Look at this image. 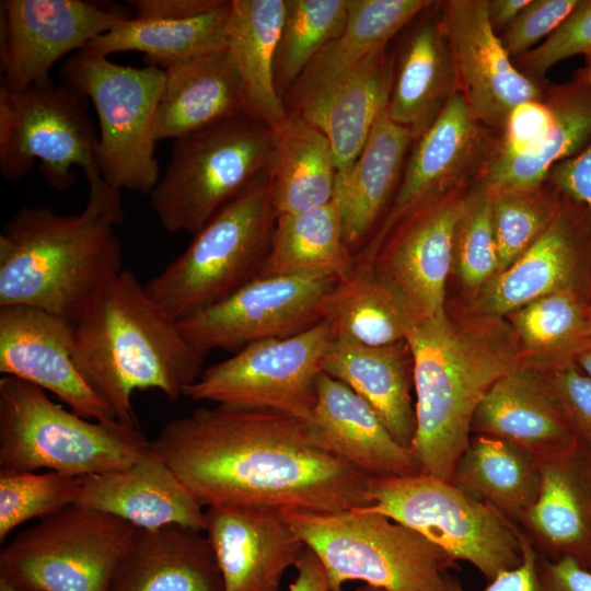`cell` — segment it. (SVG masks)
<instances>
[{
  "label": "cell",
  "instance_id": "obj_1",
  "mask_svg": "<svg viewBox=\"0 0 591 591\" xmlns=\"http://www.w3.org/2000/svg\"><path fill=\"white\" fill-rule=\"evenodd\" d=\"M150 449L202 507L336 513L370 506L369 476L313 445L304 420L216 405L166 422Z\"/></svg>",
  "mask_w": 591,
  "mask_h": 591
},
{
  "label": "cell",
  "instance_id": "obj_2",
  "mask_svg": "<svg viewBox=\"0 0 591 591\" xmlns=\"http://www.w3.org/2000/svg\"><path fill=\"white\" fill-rule=\"evenodd\" d=\"M89 182L84 209L60 215L24 206L0 233V306L25 305L76 326L123 271L116 228L125 219L120 189Z\"/></svg>",
  "mask_w": 591,
  "mask_h": 591
},
{
  "label": "cell",
  "instance_id": "obj_3",
  "mask_svg": "<svg viewBox=\"0 0 591 591\" xmlns=\"http://www.w3.org/2000/svg\"><path fill=\"white\" fill-rule=\"evenodd\" d=\"M72 358L117 420L134 427H139L135 391L159 390L175 402L205 370V356L129 269L109 282L74 326Z\"/></svg>",
  "mask_w": 591,
  "mask_h": 591
},
{
  "label": "cell",
  "instance_id": "obj_4",
  "mask_svg": "<svg viewBox=\"0 0 591 591\" xmlns=\"http://www.w3.org/2000/svg\"><path fill=\"white\" fill-rule=\"evenodd\" d=\"M406 343L416 393L410 448L420 473L451 482L470 444L477 406L496 381L520 366L517 348L498 325L454 320L445 308L422 317Z\"/></svg>",
  "mask_w": 591,
  "mask_h": 591
},
{
  "label": "cell",
  "instance_id": "obj_5",
  "mask_svg": "<svg viewBox=\"0 0 591 591\" xmlns=\"http://www.w3.org/2000/svg\"><path fill=\"white\" fill-rule=\"evenodd\" d=\"M149 449L139 427L83 418L32 383L0 379L1 470L84 477L127 467Z\"/></svg>",
  "mask_w": 591,
  "mask_h": 591
},
{
  "label": "cell",
  "instance_id": "obj_6",
  "mask_svg": "<svg viewBox=\"0 0 591 591\" xmlns=\"http://www.w3.org/2000/svg\"><path fill=\"white\" fill-rule=\"evenodd\" d=\"M292 529L323 565L331 591L347 581L386 591H445V552L417 531L363 508L336 513L283 510Z\"/></svg>",
  "mask_w": 591,
  "mask_h": 591
},
{
  "label": "cell",
  "instance_id": "obj_7",
  "mask_svg": "<svg viewBox=\"0 0 591 591\" xmlns=\"http://www.w3.org/2000/svg\"><path fill=\"white\" fill-rule=\"evenodd\" d=\"M277 213L268 174L225 205L144 289L179 321L257 278Z\"/></svg>",
  "mask_w": 591,
  "mask_h": 591
},
{
  "label": "cell",
  "instance_id": "obj_8",
  "mask_svg": "<svg viewBox=\"0 0 591 591\" xmlns=\"http://www.w3.org/2000/svg\"><path fill=\"white\" fill-rule=\"evenodd\" d=\"M271 129L245 114L173 140L149 194L160 224L195 235L225 205L268 174Z\"/></svg>",
  "mask_w": 591,
  "mask_h": 591
},
{
  "label": "cell",
  "instance_id": "obj_9",
  "mask_svg": "<svg viewBox=\"0 0 591 591\" xmlns=\"http://www.w3.org/2000/svg\"><path fill=\"white\" fill-rule=\"evenodd\" d=\"M60 72L94 106L103 179L120 190L149 195L161 175L153 128L164 70L118 65L84 47L63 61Z\"/></svg>",
  "mask_w": 591,
  "mask_h": 591
},
{
  "label": "cell",
  "instance_id": "obj_10",
  "mask_svg": "<svg viewBox=\"0 0 591 591\" xmlns=\"http://www.w3.org/2000/svg\"><path fill=\"white\" fill-rule=\"evenodd\" d=\"M367 497L363 509L417 531L488 581L522 560L520 526L452 482L422 473L369 477Z\"/></svg>",
  "mask_w": 591,
  "mask_h": 591
},
{
  "label": "cell",
  "instance_id": "obj_11",
  "mask_svg": "<svg viewBox=\"0 0 591 591\" xmlns=\"http://www.w3.org/2000/svg\"><path fill=\"white\" fill-rule=\"evenodd\" d=\"M88 99L69 81L50 80L20 92L0 88V173L15 182L36 161L46 182L68 190L76 182L73 167L88 181L100 177L99 135L89 114Z\"/></svg>",
  "mask_w": 591,
  "mask_h": 591
},
{
  "label": "cell",
  "instance_id": "obj_12",
  "mask_svg": "<svg viewBox=\"0 0 591 591\" xmlns=\"http://www.w3.org/2000/svg\"><path fill=\"white\" fill-rule=\"evenodd\" d=\"M137 530L112 514L67 507L1 549L0 581L21 591H108Z\"/></svg>",
  "mask_w": 591,
  "mask_h": 591
},
{
  "label": "cell",
  "instance_id": "obj_13",
  "mask_svg": "<svg viewBox=\"0 0 591 591\" xmlns=\"http://www.w3.org/2000/svg\"><path fill=\"white\" fill-rule=\"evenodd\" d=\"M332 338L322 321L291 337L248 344L205 369L183 396L216 405L275 409L308 420Z\"/></svg>",
  "mask_w": 591,
  "mask_h": 591
},
{
  "label": "cell",
  "instance_id": "obj_14",
  "mask_svg": "<svg viewBox=\"0 0 591 591\" xmlns=\"http://www.w3.org/2000/svg\"><path fill=\"white\" fill-rule=\"evenodd\" d=\"M339 276L332 273L257 277L219 302L179 321L201 355L239 351L248 344L287 338L323 321V303Z\"/></svg>",
  "mask_w": 591,
  "mask_h": 591
},
{
  "label": "cell",
  "instance_id": "obj_15",
  "mask_svg": "<svg viewBox=\"0 0 591 591\" xmlns=\"http://www.w3.org/2000/svg\"><path fill=\"white\" fill-rule=\"evenodd\" d=\"M498 138L497 132L476 119L463 93H455L432 125L414 141L386 216L356 257L373 259L408 213L478 181L496 151Z\"/></svg>",
  "mask_w": 591,
  "mask_h": 591
},
{
  "label": "cell",
  "instance_id": "obj_16",
  "mask_svg": "<svg viewBox=\"0 0 591 591\" xmlns=\"http://www.w3.org/2000/svg\"><path fill=\"white\" fill-rule=\"evenodd\" d=\"M0 13V88L10 92L53 80L59 59L131 18L83 0H2Z\"/></svg>",
  "mask_w": 591,
  "mask_h": 591
},
{
  "label": "cell",
  "instance_id": "obj_17",
  "mask_svg": "<svg viewBox=\"0 0 591 591\" xmlns=\"http://www.w3.org/2000/svg\"><path fill=\"white\" fill-rule=\"evenodd\" d=\"M438 8L461 92L476 119L500 135L511 111L544 100L546 88L512 62L489 22L487 0H448Z\"/></svg>",
  "mask_w": 591,
  "mask_h": 591
},
{
  "label": "cell",
  "instance_id": "obj_18",
  "mask_svg": "<svg viewBox=\"0 0 591 591\" xmlns=\"http://www.w3.org/2000/svg\"><path fill=\"white\" fill-rule=\"evenodd\" d=\"M590 263L589 215L582 205L563 196L557 215L538 239L477 290L474 310L482 317L497 318L554 292L581 294Z\"/></svg>",
  "mask_w": 591,
  "mask_h": 591
},
{
  "label": "cell",
  "instance_id": "obj_19",
  "mask_svg": "<svg viewBox=\"0 0 591 591\" xmlns=\"http://www.w3.org/2000/svg\"><path fill=\"white\" fill-rule=\"evenodd\" d=\"M74 326L44 310L0 306V372L48 391L77 415L117 420L109 405L88 384L73 358Z\"/></svg>",
  "mask_w": 591,
  "mask_h": 591
},
{
  "label": "cell",
  "instance_id": "obj_20",
  "mask_svg": "<svg viewBox=\"0 0 591 591\" xmlns=\"http://www.w3.org/2000/svg\"><path fill=\"white\" fill-rule=\"evenodd\" d=\"M204 532L224 591H277L283 573L296 567L306 547L277 508L208 507Z\"/></svg>",
  "mask_w": 591,
  "mask_h": 591
},
{
  "label": "cell",
  "instance_id": "obj_21",
  "mask_svg": "<svg viewBox=\"0 0 591 591\" xmlns=\"http://www.w3.org/2000/svg\"><path fill=\"white\" fill-rule=\"evenodd\" d=\"M470 187L428 201L402 219L373 257L424 317L444 306L454 240Z\"/></svg>",
  "mask_w": 591,
  "mask_h": 591
},
{
  "label": "cell",
  "instance_id": "obj_22",
  "mask_svg": "<svg viewBox=\"0 0 591 591\" xmlns=\"http://www.w3.org/2000/svg\"><path fill=\"white\" fill-rule=\"evenodd\" d=\"M305 422L308 440L369 477L420 473L412 448L399 444L374 409L345 383L321 372Z\"/></svg>",
  "mask_w": 591,
  "mask_h": 591
},
{
  "label": "cell",
  "instance_id": "obj_23",
  "mask_svg": "<svg viewBox=\"0 0 591 591\" xmlns=\"http://www.w3.org/2000/svg\"><path fill=\"white\" fill-rule=\"evenodd\" d=\"M74 506L112 514L139 530H205L204 507L151 449L127 467L84 476Z\"/></svg>",
  "mask_w": 591,
  "mask_h": 591
},
{
  "label": "cell",
  "instance_id": "obj_24",
  "mask_svg": "<svg viewBox=\"0 0 591 591\" xmlns=\"http://www.w3.org/2000/svg\"><path fill=\"white\" fill-rule=\"evenodd\" d=\"M413 143L410 131L391 120L385 108L354 164L346 172H337L332 200L341 216L345 242L355 256L386 216Z\"/></svg>",
  "mask_w": 591,
  "mask_h": 591
},
{
  "label": "cell",
  "instance_id": "obj_25",
  "mask_svg": "<svg viewBox=\"0 0 591 591\" xmlns=\"http://www.w3.org/2000/svg\"><path fill=\"white\" fill-rule=\"evenodd\" d=\"M543 556L591 559V449L578 442L570 451L541 463L536 500L519 526Z\"/></svg>",
  "mask_w": 591,
  "mask_h": 591
},
{
  "label": "cell",
  "instance_id": "obj_26",
  "mask_svg": "<svg viewBox=\"0 0 591 591\" xmlns=\"http://www.w3.org/2000/svg\"><path fill=\"white\" fill-rule=\"evenodd\" d=\"M422 317L398 282L368 259L356 258L323 303L333 339L368 346L405 341Z\"/></svg>",
  "mask_w": 591,
  "mask_h": 591
},
{
  "label": "cell",
  "instance_id": "obj_27",
  "mask_svg": "<svg viewBox=\"0 0 591 591\" xmlns=\"http://www.w3.org/2000/svg\"><path fill=\"white\" fill-rule=\"evenodd\" d=\"M108 591H224L201 531L167 525L137 530L114 570Z\"/></svg>",
  "mask_w": 591,
  "mask_h": 591
},
{
  "label": "cell",
  "instance_id": "obj_28",
  "mask_svg": "<svg viewBox=\"0 0 591 591\" xmlns=\"http://www.w3.org/2000/svg\"><path fill=\"white\" fill-rule=\"evenodd\" d=\"M472 427L521 447L540 464L579 442L542 376L521 366L493 384L475 410Z\"/></svg>",
  "mask_w": 591,
  "mask_h": 591
},
{
  "label": "cell",
  "instance_id": "obj_29",
  "mask_svg": "<svg viewBox=\"0 0 591 591\" xmlns=\"http://www.w3.org/2000/svg\"><path fill=\"white\" fill-rule=\"evenodd\" d=\"M393 77L394 58L383 48L325 92L290 108L288 116L301 117L323 132L337 172H346L387 107Z\"/></svg>",
  "mask_w": 591,
  "mask_h": 591
},
{
  "label": "cell",
  "instance_id": "obj_30",
  "mask_svg": "<svg viewBox=\"0 0 591 591\" xmlns=\"http://www.w3.org/2000/svg\"><path fill=\"white\" fill-rule=\"evenodd\" d=\"M242 114L240 79L224 48L164 69L153 134L157 142L175 140Z\"/></svg>",
  "mask_w": 591,
  "mask_h": 591
},
{
  "label": "cell",
  "instance_id": "obj_31",
  "mask_svg": "<svg viewBox=\"0 0 591 591\" xmlns=\"http://www.w3.org/2000/svg\"><path fill=\"white\" fill-rule=\"evenodd\" d=\"M322 371L363 398L393 438L410 448L416 418L410 396L413 361L406 340L368 346L332 338L323 357Z\"/></svg>",
  "mask_w": 591,
  "mask_h": 591
},
{
  "label": "cell",
  "instance_id": "obj_32",
  "mask_svg": "<svg viewBox=\"0 0 591 591\" xmlns=\"http://www.w3.org/2000/svg\"><path fill=\"white\" fill-rule=\"evenodd\" d=\"M460 91L453 54L438 11L413 30L394 60L387 115L407 128L415 141Z\"/></svg>",
  "mask_w": 591,
  "mask_h": 591
},
{
  "label": "cell",
  "instance_id": "obj_33",
  "mask_svg": "<svg viewBox=\"0 0 591 591\" xmlns=\"http://www.w3.org/2000/svg\"><path fill=\"white\" fill-rule=\"evenodd\" d=\"M286 0H231L225 30L242 91L244 113L274 130L288 118L275 81Z\"/></svg>",
  "mask_w": 591,
  "mask_h": 591
},
{
  "label": "cell",
  "instance_id": "obj_34",
  "mask_svg": "<svg viewBox=\"0 0 591 591\" xmlns=\"http://www.w3.org/2000/svg\"><path fill=\"white\" fill-rule=\"evenodd\" d=\"M430 0H348L343 32L311 61L283 97L287 112L346 77L420 13Z\"/></svg>",
  "mask_w": 591,
  "mask_h": 591
},
{
  "label": "cell",
  "instance_id": "obj_35",
  "mask_svg": "<svg viewBox=\"0 0 591 591\" xmlns=\"http://www.w3.org/2000/svg\"><path fill=\"white\" fill-rule=\"evenodd\" d=\"M554 121L525 153L493 157L480 179L493 190L529 189L542 185L558 163L578 155L591 141V89L581 74L546 88Z\"/></svg>",
  "mask_w": 591,
  "mask_h": 591
},
{
  "label": "cell",
  "instance_id": "obj_36",
  "mask_svg": "<svg viewBox=\"0 0 591 591\" xmlns=\"http://www.w3.org/2000/svg\"><path fill=\"white\" fill-rule=\"evenodd\" d=\"M271 136L268 179L277 216L332 201L337 167L324 134L301 117L288 116Z\"/></svg>",
  "mask_w": 591,
  "mask_h": 591
},
{
  "label": "cell",
  "instance_id": "obj_37",
  "mask_svg": "<svg viewBox=\"0 0 591 591\" xmlns=\"http://www.w3.org/2000/svg\"><path fill=\"white\" fill-rule=\"evenodd\" d=\"M451 482L517 524L537 498L541 464L521 447L484 434L471 438Z\"/></svg>",
  "mask_w": 591,
  "mask_h": 591
},
{
  "label": "cell",
  "instance_id": "obj_38",
  "mask_svg": "<svg viewBox=\"0 0 591 591\" xmlns=\"http://www.w3.org/2000/svg\"><path fill=\"white\" fill-rule=\"evenodd\" d=\"M231 1L195 18L182 20L135 19L116 24L85 47L108 57L114 53L140 51L146 65L169 66L225 48Z\"/></svg>",
  "mask_w": 591,
  "mask_h": 591
},
{
  "label": "cell",
  "instance_id": "obj_39",
  "mask_svg": "<svg viewBox=\"0 0 591 591\" xmlns=\"http://www.w3.org/2000/svg\"><path fill=\"white\" fill-rule=\"evenodd\" d=\"M332 200L299 213L278 215L270 248L258 277L310 273L346 274L355 264Z\"/></svg>",
  "mask_w": 591,
  "mask_h": 591
},
{
  "label": "cell",
  "instance_id": "obj_40",
  "mask_svg": "<svg viewBox=\"0 0 591 591\" xmlns=\"http://www.w3.org/2000/svg\"><path fill=\"white\" fill-rule=\"evenodd\" d=\"M348 0H286L275 63V81L285 97L317 54L344 30Z\"/></svg>",
  "mask_w": 591,
  "mask_h": 591
},
{
  "label": "cell",
  "instance_id": "obj_41",
  "mask_svg": "<svg viewBox=\"0 0 591 591\" xmlns=\"http://www.w3.org/2000/svg\"><path fill=\"white\" fill-rule=\"evenodd\" d=\"M514 333L526 349L572 360L591 338L587 303L578 292L558 291L538 298L509 314Z\"/></svg>",
  "mask_w": 591,
  "mask_h": 591
},
{
  "label": "cell",
  "instance_id": "obj_42",
  "mask_svg": "<svg viewBox=\"0 0 591 591\" xmlns=\"http://www.w3.org/2000/svg\"><path fill=\"white\" fill-rule=\"evenodd\" d=\"M561 200L563 195L548 181L529 189H491L497 273L508 268L538 239L557 215Z\"/></svg>",
  "mask_w": 591,
  "mask_h": 591
},
{
  "label": "cell",
  "instance_id": "obj_43",
  "mask_svg": "<svg viewBox=\"0 0 591 591\" xmlns=\"http://www.w3.org/2000/svg\"><path fill=\"white\" fill-rule=\"evenodd\" d=\"M83 477L0 468V541L19 525L74 506Z\"/></svg>",
  "mask_w": 591,
  "mask_h": 591
},
{
  "label": "cell",
  "instance_id": "obj_44",
  "mask_svg": "<svg viewBox=\"0 0 591 591\" xmlns=\"http://www.w3.org/2000/svg\"><path fill=\"white\" fill-rule=\"evenodd\" d=\"M454 262L462 282L478 290L498 270L491 222V189L480 178L470 186L454 240Z\"/></svg>",
  "mask_w": 591,
  "mask_h": 591
},
{
  "label": "cell",
  "instance_id": "obj_45",
  "mask_svg": "<svg viewBox=\"0 0 591 591\" xmlns=\"http://www.w3.org/2000/svg\"><path fill=\"white\" fill-rule=\"evenodd\" d=\"M576 55L591 60V0H580L573 12L542 44L518 57V69L541 82L552 67Z\"/></svg>",
  "mask_w": 591,
  "mask_h": 591
},
{
  "label": "cell",
  "instance_id": "obj_46",
  "mask_svg": "<svg viewBox=\"0 0 591 591\" xmlns=\"http://www.w3.org/2000/svg\"><path fill=\"white\" fill-rule=\"evenodd\" d=\"M542 380L578 441L591 449V378L567 360Z\"/></svg>",
  "mask_w": 591,
  "mask_h": 591
},
{
  "label": "cell",
  "instance_id": "obj_47",
  "mask_svg": "<svg viewBox=\"0 0 591 591\" xmlns=\"http://www.w3.org/2000/svg\"><path fill=\"white\" fill-rule=\"evenodd\" d=\"M580 0H532L499 36L510 57L530 51L573 12Z\"/></svg>",
  "mask_w": 591,
  "mask_h": 591
},
{
  "label": "cell",
  "instance_id": "obj_48",
  "mask_svg": "<svg viewBox=\"0 0 591 591\" xmlns=\"http://www.w3.org/2000/svg\"><path fill=\"white\" fill-rule=\"evenodd\" d=\"M553 121V109L545 97L519 104L509 114L493 157L525 153L542 139Z\"/></svg>",
  "mask_w": 591,
  "mask_h": 591
},
{
  "label": "cell",
  "instance_id": "obj_49",
  "mask_svg": "<svg viewBox=\"0 0 591 591\" xmlns=\"http://www.w3.org/2000/svg\"><path fill=\"white\" fill-rule=\"evenodd\" d=\"M522 560L515 568L505 570L488 581L484 591H543L538 577V553L529 536L520 529ZM445 591H466L460 580L445 578Z\"/></svg>",
  "mask_w": 591,
  "mask_h": 591
},
{
  "label": "cell",
  "instance_id": "obj_50",
  "mask_svg": "<svg viewBox=\"0 0 591 591\" xmlns=\"http://www.w3.org/2000/svg\"><path fill=\"white\" fill-rule=\"evenodd\" d=\"M546 181L563 196L582 205L591 221V141L578 155L555 165Z\"/></svg>",
  "mask_w": 591,
  "mask_h": 591
},
{
  "label": "cell",
  "instance_id": "obj_51",
  "mask_svg": "<svg viewBox=\"0 0 591 591\" xmlns=\"http://www.w3.org/2000/svg\"><path fill=\"white\" fill-rule=\"evenodd\" d=\"M538 577L543 591H591V569L571 556H538Z\"/></svg>",
  "mask_w": 591,
  "mask_h": 591
},
{
  "label": "cell",
  "instance_id": "obj_52",
  "mask_svg": "<svg viewBox=\"0 0 591 591\" xmlns=\"http://www.w3.org/2000/svg\"><path fill=\"white\" fill-rule=\"evenodd\" d=\"M227 0H129L135 19L182 20L206 14Z\"/></svg>",
  "mask_w": 591,
  "mask_h": 591
},
{
  "label": "cell",
  "instance_id": "obj_53",
  "mask_svg": "<svg viewBox=\"0 0 591 591\" xmlns=\"http://www.w3.org/2000/svg\"><path fill=\"white\" fill-rule=\"evenodd\" d=\"M296 568L297 577L288 591H331L326 571L310 548L305 547Z\"/></svg>",
  "mask_w": 591,
  "mask_h": 591
},
{
  "label": "cell",
  "instance_id": "obj_54",
  "mask_svg": "<svg viewBox=\"0 0 591 591\" xmlns=\"http://www.w3.org/2000/svg\"><path fill=\"white\" fill-rule=\"evenodd\" d=\"M532 0H487V13L494 31L502 32Z\"/></svg>",
  "mask_w": 591,
  "mask_h": 591
},
{
  "label": "cell",
  "instance_id": "obj_55",
  "mask_svg": "<svg viewBox=\"0 0 591 591\" xmlns=\"http://www.w3.org/2000/svg\"><path fill=\"white\" fill-rule=\"evenodd\" d=\"M571 359L582 372L591 378V338L573 354Z\"/></svg>",
  "mask_w": 591,
  "mask_h": 591
},
{
  "label": "cell",
  "instance_id": "obj_56",
  "mask_svg": "<svg viewBox=\"0 0 591 591\" xmlns=\"http://www.w3.org/2000/svg\"><path fill=\"white\" fill-rule=\"evenodd\" d=\"M580 74L591 89V60L587 61V66L580 71Z\"/></svg>",
  "mask_w": 591,
  "mask_h": 591
},
{
  "label": "cell",
  "instance_id": "obj_57",
  "mask_svg": "<svg viewBox=\"0 0 591 591\" xmlns=\"http://www.w3.org/2000/svg\"><path fill=\"white\" fill-rule=\"evenodd\" d=\"M357 591H386V590H384L382 588H378V587L367 584L366 587L360 588Z\"/></svg>",
  "mask_w": 591,
  "mask_h": 591
},
{
  "label": "cell",
  "instance_id": "obj_58",
  "mask_svg": "<svg viewBox=\"0 0 591 591\" xmlns=\"http://www.w3.org/2000/svg\"><path fill=\"white\" fill-rule=\"evenodd\" d=\"M0 591H21V590L14 589L11 586L7 584L5 582L0 581Z\"/></svg>",
  "mask_w": 591,
  "mask_h": 591
},
{
  "label": "cell",
  "instance_id": "obj_59",
  "mask_svg": "<svg viewBox=\"0 0 591 591\" xmlns=\"http://www.w3.org/2000/svg\"><path fill=\"white\" fill-rule=\"evenodd\" d=\"M587 306H588L589 320H590V323H591V298H590V301L587 303Z\"/></svg>",
  "mask_w": 591,
  "mask_h": 591
},
{
  "label": "cell",
  "instance_id": "obj_60",
  "mask_svg": "<svg viewBox=\"0 0 591 591\" xmlns=\"http://www.w3.org/2000/svg\"><path fill=\"white\" fill-rule=\"evenodd\" d=\"M588 568H589V569H591V559H590V563H589V565H588Z\"/></svg>",
  "mask_w": 591,
  "mask_h": 591
}]
</instances>
